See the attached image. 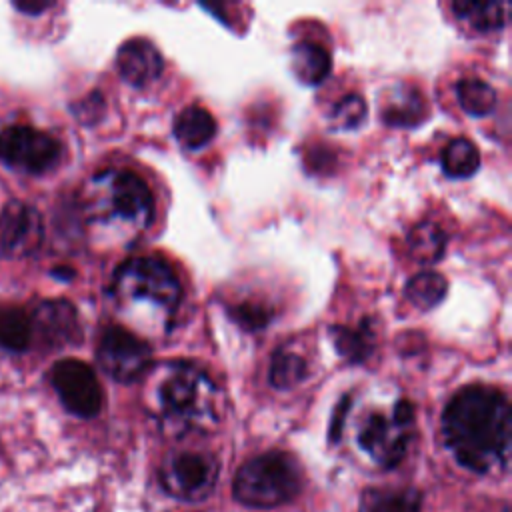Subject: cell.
<instances>
[{"label":"cell","mask_w":512,"mask_h":512,"mask_svg":"<svg viewBox=\"0 0 512 512\" xmlns=\"http://www.w3.org/2000/svg\"><path fill=\"white\" fill-rule=\"evenodd\" d=\"M120 76L136 86L144 88L160 78L164 62L156 46L144 38H132L124 42L116 56Z\"/></svg>","instance_id":"4fadbf2b"},{"label":"cell","mask_w":512,"mask_h":512,"mask_svg":"<svg viewBox=\"0 0 512 512\" xmlns=\"http://www.w3.org/2000/svg\"><path fill=\"white\" fill-rule=\"evenodd\" d=\"M446 446L454 458L480 474L508 466L512 412L508 398L490 386H466L448 402L442 416Z\"/></svg>","instance_id":"6da1fadb"},{"label":"cell","mask_w":512,"mask_h":512,"mask_svg":"<svg viewBox=\"0 0 512 512\" xmlns=\"http://www.w3.org/2000/svg\"><path fill=\"white\" fill-rule=\"evenodd\" d=\"M308 376V362L306 356L296 350L292 344L280 346L270 362L268 380L278 390H288L300 384Z\"/></svg>","instance_id":"2e32d148"},{"label":"cell","mask_w":512,"mask_h":512,"mask_svg":"<svg viewBox=\"0 0 512 512\" xmlns=\"http://www.w3.org/2000/svg\"><path fill=\"white\" fill-rule=\"evenodd\" d=\"M408 246L414 260L434 264L446 250V234L436 222H420L408 234Z\"/></svg>","instance_id":"d6986e66"},{"label":"cell","mask_w":512,"mask_h":512,"mask_svg":"<svg viewBox=\"0 0 512 512\" xmlns=\"http://www.w3.org/2000/svg\"><path fill=\"white\" fill-rule=\"evenodd\" d=\"M290 66L294 76L308 86L320 84L330 72V54L316 42H298L290 52Z\"/></svg>","instance_id":"9a60e30c"},{"label":"cell","mask_w":512,"mask_h":512,"mask_svg":"<svg viewBox=\"0 0 512 512\" xmlns=\"http://www.w3.org/2000/svg\"><path fill=\"white\" fill-rule=\"evenodd\" d=\"M214 134L216 120L208 110L200 106L184 108L174 120V136L188 150L204 148L214 138Z\"/></svg>","instance_id":"5bb4252c"},{"label":"cell","mask_w":512,"mask_h":512,"mask_svg":"<svg viewBox=\"0 0 512 512\" xmlns=\"http://www.w3.org/2000/svg\"><path fill=\"white\" fill-rule=\"evenodd\" d=\"M62 154L60 142L32 126H8L0 132V160L28 174L52 170Z\"/></svg>","instance_id":"52a82bcc"},{"label":"cell","mask_w":512,"mask_h":512,"mask_svg":"<svg viewBox=\"0 0 512 512\" xmlns=\"http://www.w3.org/2000/svg\"><path fill=\"white\" fill-rule=\"evenodd\" d=\"M44 226L38 210L20 200L8 202L0 212V254L26 258L42 244Z\"/></svg>","instance_id":"8fae6325"},{"label":"cell","mask_w":512,"mask_h":512,"mask_svg":"<svg viewBox=\"0 0 512 512\" xmlns=\"http://www.w3.org/2000/svg\"><path fill=\"white\" fill-rule=\"evenodd\" d=\"M330 332L338 352L350 362H362L372 350V334L370 330H366V326L362 328L334 326L330 328Z\"/></svg>","instance_id":"cb8c5ba5"},{"label":"cell","mask_w":512,"mask_h":512,"mask_svg":"<svg viewBox=\"0 0 512 512\" xmlns=\"http://www.w3.org/2000/svg\"><path fill=\"white\" fill-rule=\"evenodd\" d=\"M96 360L110 378L130 384L148 372L152 348L144 338L132 334L130 330L110 326L104 330L98 342Z\"/></svg>","instance_id":"ba28073f"},{"label":"cell","mask_w":512,"mask_h":512,"mask_svg":"<svg viewBox=\"0 0 512 512\" xmlns=\"http://www.w3.org/2000/svg\"><path fill=\"white\" fill-rule=\"evenodd\" d=\"M112 296L128 322L146 336L168 332L182 298L172 266L160 256H138L118 266Z\"/></svg>","instance_id":"7a4b0ae2"},{"label":"cell","mask_w":512,"mask_h":512,"mask_svg":"<svg viewBox=\"0 0 512 512\" xmlns=\"http://www.w3.org/2000/svg\"><path fill=\"white\" fill-rule=\"evenodd\" d=\"M218 478V462L212 454L184 450L172 454L160 472V482L172 496L188 502L204 500Z\"/></svg>","instance_id":"9c48e42d"},{"label":"cell","mask_w":512,"mask_h":512,"mask_svg":"<svg viewBox=\"0 0 512 512\" xmlns=\"http://www.w3.org/2000/svg\"><path fill=\"white\" fill-rule=\"evenodd\" d=\"M456 96L464 112L470 116H486L496 104V92L490 84L478 78L460 80L456 86Z\"/></svg>","instance_id":"603a6c76"},{"label":"cell","mask_w":512,"mask_h":512,"mask_svg":"<svg viewBox=\"0 0 512 512\" xmlns=\"http://www.w3.org/2000/svg\"><path fill=\"white\" fill-rule=\"evenodd\" d=\"M302 486L300 470L282 452L248 460L234 478V498L250 508H274L290 502Z\"/></svg>","instance_id":"5b68a950"},{"label":"cell","mask_w":512,"mask_h":512,"mask_svg":"<svg viewBox=\"0 0 512 512\" xmlns=\"http://www.w3.org/2000/svg\"><path fill=\"white\" fill-rule=\"evenodd\" d=\"M442 170L450 178L472 176L480 166V154L476 146L466 138H454L442 150Z\"/></svg>","instance_id":"44dd1931"},{"label":"cell","mask_w":512,"mask_h":512,"mask_svg":"<svg viewBox=\"0 0 512 512\" xmlns=\"http://www.w3.org/2000/svg\"><path fill=\"white\" fill-rule=\"evenodd\" d=\"M414 422V406L406 398H398L390 414L372 410L366 414L358 430V444L382 466H396L406 454L410 428Z\"/></svg>","instance_id":"8992f818"},{"label":"cell","mask_w":512,"mask_h":512,"mask_svg":"<svg viewBox=\"0 0 512 512\" xmlns=\"http://www.w3.org/2000/svg\"><path fill=\"white\" fill-rule=\"evenodd\" d=\"M366 116V104L358 94L344 96L332 110V124L338 130L356 128Z\"/></svg>","instance_id":"4316f807"},{"label":"cell","mask_w":512,"mask_h":512,"mask_svg":"<svg viewBox=\"0 0 512 512\" xmlns=\"http://www.w3.org/2000/svg\"><path fill=\"white\" fill-rule=\"evenodd\" d=\"M366 512H420V494L412 488L370 492Z\"/></svg>","instance_id":"d4e9b609"},{"label":"cell","mask_w":512,"mask_h":512,"mask_svg":"<svg viewBox=\"0 0 512 512\" xmlns=\"http://www.w3.org/2000/svg\"><path fill=\"white\" fill-rule=\"evenodd\" d=\"M454 14L466 22L470 28L488 32V30H500L508 16V4L506 2H466L458 0L452 2Z\"/></svg>","instance_id":"e0dca14e"},{"label":"cell","mask_w":512,"mask_h":512,"mask_svg":"<svg viewBox=\"0 0 512 512\" xmlns=\"http://www.w3.org/2000/svg\"><path fill=\"white\" fill-rule=\"evenodd\" d=\"M228 314L238 326H242L244 330H250V332L262 330L272 320V310L268 306H264L260 302H250V300L230 306Z\"/></svg>","instance_id":"484cf974"},{"label":"cell","mask_w":512,"mask_h":512,"mask_svg":"<svg viewBox=\"0 0 512 512\" xmlns=\"http://www.w3.org/2000/svg\"><path fill=\"white\" fill-rule=\"evenodd\" d=\"M104 112V100L98 92L86 96L78 106H76V116L78 120H82L84 124H92L96 122Z\"/></svg>","instance_id":"83f0119b"},{"label":"cell","mask_w":512,"mask_h":512,"mask_svg":"<svg viewBox=\"0 0 512 512\" xmlns=\"http://www.w3.org/2000/svg\"><path fill=\"white\" fill-rule=\"evenodd\" d=\"M148 400L162 428L172 434L208 430L218 422V390L190 362L170 360L148 370Z\"/></svg>","instance_id":"3957f363"},{"label":"cell","mask_w":512,"mask_h":512,"mask_svg":"<svg viewBox=\"0 0 512 512\" xmlns=\"http://www.w3.org/2000/svg\"><path fill=\"white\" fill-rule=\"evenodd\" d=\"M54 276H58V278H72V270L70 268H54Z\"/></svg>","instance_id":"4dcf8cb0"},{"label":"cell","mask_w":512,"mask_h":512,"mask_svg":"<svg viewBox=\"0 0 512 512\" xmlns=\"http://www.w3.org/2000/svg\"><path fill=\"white\" fill-rule=\"evenodd\" d=\"M32 344V318L18 306L0 308V346L22 352Z\"/></svg>","instance_id":"ffe728a7"},{"label":"cell","mask_w":512,"mask_h":512,"mask_svg":"<svg viewBox=\"0 0 512 512\" xmlns=\"http://www.w3.org/2000/svg\"><path fill=\"white\" fill-rule=\"evenodd\" d=\"M426 118V104L418 90L402 86L382 108V120L392 126H414Z\"/></svg>","instance_id":"ac0fdd59"},{"label":"cell","mask_w":512,"mask_h":512,"mask_svg":"<svg viewBox=\"0 0 512 512\" xmlns=\"http://www.w3.org/2000/svg\"><path fill=\"white\" fill-rule=\"evenodd\" d=\"M52 6V2H14V8L24 12V14H40L44 10H48Z\"/></svg>","instance_id":"f546056e"},{"label":"cell","mask_w":512,"mask_h":512,"mask_svg":"<svg viewBox=\"0 0 512 512\" xmlns=\"http://www.w3.org/2000/svg\"><path fill=\"white\" fill-rule=\"evenodd\" d=\"M448 284L438 272H420L406 284V298L420 310H430L446 296Z\"/></svg>","instance_id":"7402d4cb"},{"label":"cell","mask_w":512,"mask_h":512,"mask_svg":"<svg viewBox=\"0 0 512 512\" xmlns=\"http://www.w3.org/2000/svg\"><path fill=\"white\" fill-rule=\"evenodd\" d=\"M56 394L68 412L80 418H92L102 408V388L94 370L76 358H64L50 372Z\"/></svg>","instance_id":"30bf717a"},{"label":"cell","mask_w":512,"mask_h":512,"mask_svg":"<svg viewBox=\"0 0 512 512\" xmlns=\"http://www.w3.org/2000/svg\"><path fill=\"white\" fill-rule=\"evenodd\" d=\"M30 318H32V340L34 336H40V340L48 348L76 344L82 336L78 314L68 300L42 302Z\"/></svg>","instance_id":"7c38bea8"},{"label":"cell","mask_w":512,"mask_h":512,"mask_svg":"<svg viewBox=\"0 0 512 512\" xmlns=\"http://www.w3.org/2000/svg\"><path fill=\"white\" fill-rule=\"evenodd\" d=\"M346 410H348V398H344V400L340 402V406L336 408V414H334V420H332V426H330V438H332V440H338L340 434H342Z\"/></svg>","instance_id":"f1b7e54d"},{"label":"cell","mask_w":512,"mask_h":512,"mask_svg":"<svg viewBox=\"0 0 512 512\" xmlns=\"http://www.w3.org/2000/svg\"><path fill=\"white\" fill-rule=\"evenodd\" d=\"M86 214L94 226L112 230L124 244L136 240L154 216V198L140 176L128 170L94 174L86 188Z\"/></svg>","instance_id":"277c9868"}]
</instances>
